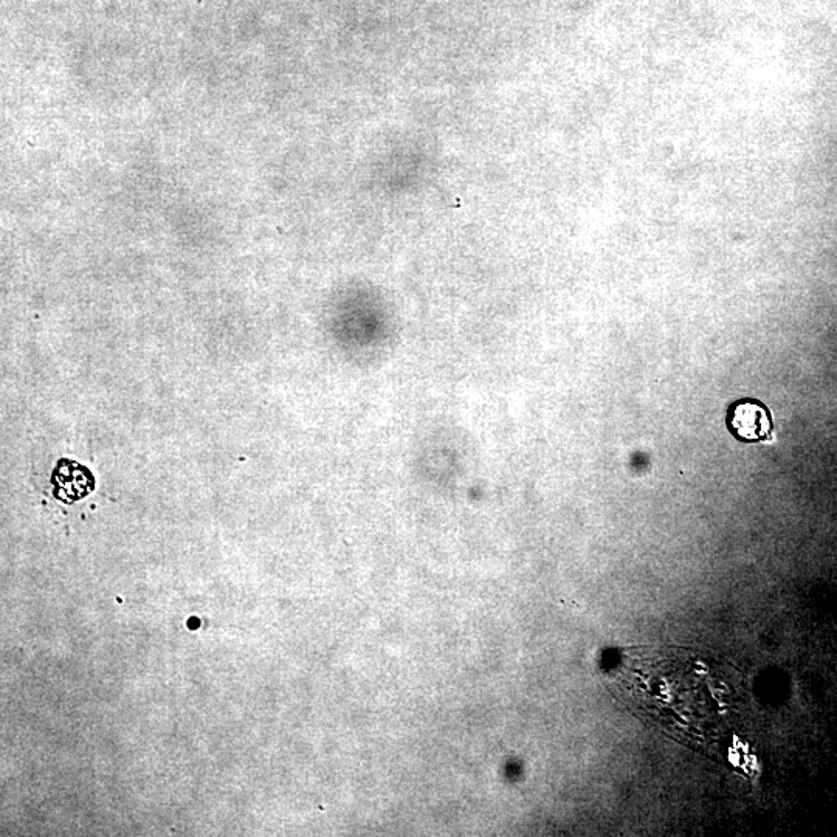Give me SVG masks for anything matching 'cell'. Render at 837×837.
Returning <instances> with one entry per match:
<instances>
[{
	"label": "cell",
	"instance_id": "cell-1",
	"mask_svg": "<svg viewBox=\"0 0 837 837\" xmlns=\"http://www.w3.org/2000/svg\"><path fill=\"white\" fill-rule=\"evenodd\" d=\"M729 427L741 441L757 442L771 438L772 422L765 405L755 400L735 403L729 413Z\"/></svg>",
	"mask_w": 837,
	"mask_h": 837
}]
</instances>
